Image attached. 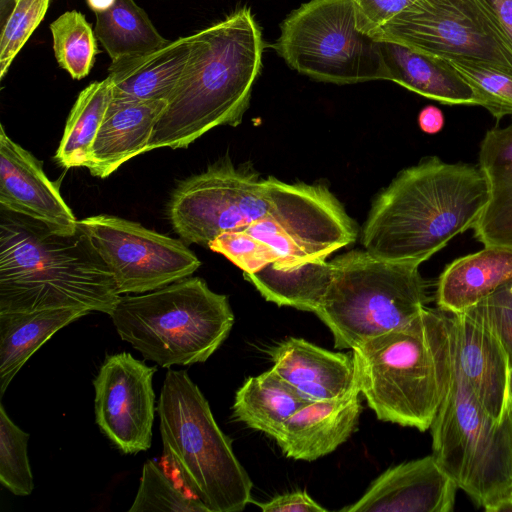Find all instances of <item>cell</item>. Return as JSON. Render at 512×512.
<instances>
[{
	"mask_svg": "<svg viewBox=\"0 0 512 512\" xmlns=\"http://www.w3.org/2000/svg\"><path fill=\"white\" fill-rule=\"evenodd\" d=\"M355 383L379 420L430 429L454 374V322L423 308L407 323L352 349Z\"/></svg>",
	"mask_w": 512,
	"mask_h": 512,
	"instance_id": "cell-4",
	"label": "cell"
},
{
	"mask_svg": "<svg viewBox=\"0 0 512 512\" xmlns=\"http://www.w3.org/2000/svg\"><path fill=\"white\" fill-rule=\"evenodd\" d=\"M264 512H325L305 490H297L273 497L267 502H254Z\"/></svg>",
	"mask_w": 512,
	"mask_h": 512,
	"instance_id": "cell-36",
	"label": "cell"
},
{
	"mask_svg": "<svg viewBox=\"0 0 512 512\" xmlns=\"http://www.w3.org/2000/svg\"><path fill=\"white\" fill-rule=\"evenodd\" d=\"M489 187L488 202L473 226L484 246L512 249V123L488 130L479 164Z\"/></svg>",
	"mask_w": 512,
	"mask_h": 512,
	"instance_id": "cell-21",
	"label": "cell"
},
{
	"mask_svg": "<svg viewBox=\"0 0 512 512\" xmlns=\"http://www.w3.org/2000/svg\"><path fill=\"white\" fill-rule=\"evenodd\" d=\"M293 70L338 85L389 80L381 42L357 27L354 0H310L291 11L271 45Z\"/></svg>",
	"mask_w": 512,
	"mask_h": 512,
	"instance_id": "cell-9",
	"label": "cell"
},
{
	"mask_svg": "<svg viewBox=\"0 0 512 512\" xmlns=\"http://www.w3.org/2000/svg\"><path fill=\"white\" fill-rule=\"evenodd\" d=\"M184 489L176 486L154 460H147L128 511L209 512L199 499Z\"/></svg>",
	"mask_w": 512,
	"mask_h": 512,
	"instance_id": "cell-32",
	"label": "cell"
},
{
	"mask_svg": "<svg viewBox=\"0 0 512 512\" xmlns=\"http://www.w3.org/2000/svg\"><path fill=\"white\" fill-rule=\"evenodd\" d=\"M488 199L479 166L424 158L399 172L375 199L361 242L377 258L419 266L473 228Z\"/></svg>",
	"mask_w": 512,
	"mask_h": 512,
	"instance_id": "cell-1",
	"label": "cell"
},
{
	"mask_svg": "<svg viewBox=\"0 0 512 512\" xmlns=\"http://www.w3.org/2000/svg\"><path fill=\"white\" fill-rule=\"evenodd\" d=\"M115 0H86L87 5L94 13L103 12L109 9Z\"/></svg>",
	"mask_w": 512,
	"mask_h": 512,
	"instance_id": "cell-40",
	"label": "cell"
},
{
	"mask_svg": "<svg viewBox=\"0 0 512 512\" xmlns=\"http://www.w3.org/2000/svg\"><path fill=\"white\" fill-rule=\"evenodd\" d=\"M389 81L450 105H477L473 89L447 59L380 41Z\"/></svg>",
	"mask_w": 512,
	"mask_h": 512,
	"instance_id": "cell-23",
	"label": "cell"
},
{
	"mask_svg": "<svg viewBox=\"0 0 512 512\" xmlns=\"http://www.w3.org/2000/svg\"><path fill=\"white\" fill-rule=\"evenodd\" d=\"M52 0H0V79L42 22Z\"/></svg>",
	"mask_w": 512,
	"mask_h": 512,
	"instance_id": "cell-31",
	"label": "cell"
},
{
	"mask_svg": "<svg viewBox=\"0 0 512 512\" xmlns=\"http://www.w3.org/2000/svg\"><path fill=\"white\" fill-rule=\"evenodd\" d=\"M0 206L41 221L52 229L73 232L78 220L48 179L42 164L14 142L0 126Z\"/></svg>",
	"mask_w": 512,
	"mask_h": 512,
	"instance_id": "cell-16",
	"label": "cell"
},
{
	"mask_svg": "<svg viewBox=\"0 0 512 512\" xmlns=\"http://www.w3.org/2000/svg\"><path fill=\"white\" fill-rule=\"evenodd\" d=\"M95 15L96 38L111 61L146 54L170 42L134 0H115L109 9Z\"/></svg>",
	"mask_w": 512,
	"mask_h": 512,
	"instance_id": "cell-27",
	"label": "cell"
},
{
	"mask_svg": "<svg viewBox=\"0 0 512 512\" xmlns=\"http://www.w3.org/2000/svg\"><path fill=\"white\" fill-rule=\"evenodd\" d=\"M449 61L473 89L477 105L496 119L512 116V68L469 59Z\"/></svg>",
	"mask_w": 512,
	"mask_h": 512,
	"instance_id": "cell-30",
	"label": "cell"
},
{
	"mask_svg": "<svg viewBox=\"0 0 512 512\" xmlns=\"http://www.w3.org/2000/svg\"><path fill=\"white\" fill-rule=\"evenodd\" d=\"M433 455L478 508L512 512V411L493 420L454 367L430 427Z\"/></svg>",
	"mask_w": 512,
	"mask_h": 512,
	"instance_id": "cell-8",
	"label": "cell"
},
{
	"mask_svg": "<svg viewBox=\"0 0 512 512\" xmlns=\"http://www.w3.org/2000/svg\"><path fill=\"white\" fill-rule=\"evenodd\" d=\"M191 53V37H180L155 51L111 61L112 100H168Z\"/></svg>",
	"mask_w": 512,
	"mask_h": 512,
	"instance_id": "cell-20",
	"label": "cell"
},
{
	"mask_svg": "<svg viewBox=\"0 0 512 512\" xmlns=\"http://www.w3.org/2000/svg\"><path fill=\"white\" fill-rule=\"evenodd\" d=\"M332 273V262L318 259L290 267L271 262L243 276L267 301L314 313L327 292Z\"/></svg>",
	"mask_w": 512,
	"mask_h": 512,
	"instance_id": "cell-26",
	"label": "cell"
},
{
	"mask_svg": "<svg viewBox=\"0 0 512 512\" xmlns=\"http://www.w3.org/2000/svg\"><path fill=\"white\" fill-rule=\"evenodd\" d=\"M332 262V279L315 315L329 328L334 347L353 349L395 329L429 302L418 267L353 250Z\"/></svg>",
	"mask_w": 512,
	"mask_h": 512,
	"instance_id": "cell-7",
	"label": "cell"
},
{
	"mask_svg": "<svg viewBox=\"0 0 512 512\" xmlns=\"http://www.w3.org/2000/svg\"><path fill=\"white\" fill-rule=\"evenodd\" d=\"M357 27L366 34L383 25L390 18L418 0H354Z\"/></svg>",
	"mask_w": 512,
	"mask_h": 512,
	"instance_id": "cell-35",
	"label": "cell"
},
{
	"mask_svg": "<svg viewBox=\"0 0 512 512\" xmlns=\"http://www.w3.org/2000/svg\"><path fill=\"white\" fill-rule=\"evenodd\" d=\"M272 370L308 401L344 396L355 385L353 355L290 337L272 353Z\"/></svg>",
	"mask_w": 512,
	"mask_h": 512,
	"instance_id": "cell-18",
	"label": "cell"
},
{
	"mask_svg": "<svg viewBox=\"0 0 512 512\" xmlns=\"http://www.w3.org/2000/svg\"><path fill=\"white\" fill-rule=\"evenodd\" d=\"M58 65L73 79L86 77L99 52L97 38L85 16L76 10L61 14L50 24Z\"/></svg>",
	"mask_w": 512,
	"mask_h": 512,
	"instance_id": "cell-29",
	"label": "cell"
},
{
	"mask_svg": "<svg viewBox=\"0 0 512 512\" xmlns=\"http://www.w3.org/2000/svg\"><path fill=\"white\" fill-rule=\"evenodd\" d=\"M120 296L80 226L61 232L1 207L0 312L79 308L110 316Z\"/></svg>",
	"mask_w": 512,
	"mask_h": 512,
	"instance_id": "cell-2",
	"label": "cell"
},
{
	"mask_svg": "<svg viewBox=\"0 0 512 512\" xmlns=\"http://www.w3.org/2000/svg\"><path fill=\"white\" fill-rule=\"evenodd\" d=\"M457 486L436 457L395 465L376 478L347 512H451Z\"/></svg>",
	"mask_w": 512,
	"mask_h": 512,
	"instance_id": "cell-15",
	"label": "cell"
},
{
	"mask_svg": "<svg viewBox=\"0 0 512 512\" xmlns=\"http://www.w3.org/2000/svg\"><path fill=\"white\" fill-rule=\"evenodd\" d=\"M308 401L272 369L246 379L237 390L233 416L272 438Z\"/></svg>",
	"mask_w": 512,
	"mask_h": 512,
	"instance_id": "cell-25",
	"label": "cell"
},
{
	"mask_svg": "<svg viewBox=\"0 0 512 512\" xmlns=\"http://www.w3.org/2000/svg\"><path fill=\"white\" fill-rule=\"evenodd\" d=\"M190 37L188 64L146 152L186 148L212 128L236 127L249 107L265 47L251 9L241 7Z\"/></svg>",
	"mask_w": 512,
	"mask_h": 512,
	"instance_id": "cell-3",
	"label": "cell"
},
{
	"mask_svg": "<svg viewBox=\"0 0 512 512\" xmlns=\"http://www.w3.org/2000/svg\"><path fill=\"white\" fill-rule=\"evenodd\" d=\"M451 315L454 367L483 410L500 423L512 411L509 354L482 301Z\"/></svg>",
	"mask_w": 512,
	"mask_h": 512,
	"instance_id": "cell-14",
	"label": "cell"
},
{
	"mask_svg": "<svg viewBox=\"0 0 512 512\" xmlns=\"http://www.w3.org/2000/svg\"><path fill=\"white\" fill-rule=\"evenodd\" d=\"M110 317L122 340L165 368L205 362L234 324L228 297L199 277L120 296Z\"/></svg>",
	"mask_w": 512,
	"mask_h": 512,
	"instance_id": "cell-6",
	"label": "cell"
},
{
	"mask_svg": "<svg viewBox=\"0 0 512 512\" xmlns=\"http://www.w3.org/2000/svg\"><path fill=\"white\" fill-rule=\"evenodd\" d=\"M113 275L119 294H141L192 275L201 265L179 239L112 215L78 220Z\"/></svg>",
	"mask_w": 512,
	"mask_h": 512,
	"instance_id": "cell-12",
	"label": "cell"
},
{
	"mask_svg": "<svg viewBox=\"0 0 512 512\" xmlns=\"http://www.w3.org/2000/svg\"><path fill=\"white\" fill-rule=\"evenodd\" d=\"M369 35L447 60L512 68V45L483 0H418Z\"/></svg>",
	"mask_w": 512,
	"mask_h": 512,
	"instance_id": "cell-11",
	"label": "cell"
},
{
	"mask_svg": "<svg viewBox=\"0 0 512 512\" xmlns=\"http://www.w3.org/2000/svg\"><path fill=\"white\" fill-rule=\"evenodd\" d=\"M156 411L163 459L209 512H239L252 481L222 432L208 401L185 370L168 369Z\"/></svg>",
	"mask_w": 512,
	"mask_h": 512,
	"instance_id": "cell-5",
	"label": "cell"
},
{
	"mask_svg": "<svg viewBox=\"0 0 512 512\" xmlns=\"http://www.w3.org/2000/svg\"><path fill=\"white\" fill-rule=\"evenodd\" d=\"M91 313L79 308L0 312V393L57 331Z\"/></svg>",
	"mask_w": 512,
	"mask_h": 512,
	"instance_id": "cell-24",
	"label": "cell"
},
{
	"mask_svg": "<svg viewBox=\"0 0 512 512\" xmlns=\"http://www.w3.org/2000/svg\"><path fill=\"white\" fill-rule=\"evenodd\" d=\"M510 395L512 399V364H511V371H510Z\"/></svg>",
	"mask_w": 512,
	"mask_h": 512,
	"instance_id": "cell-41",
	"label": "cell"
},
{
	"mask_svg": "<svg viewBox=\"0 0 512 512\" xmlns=\"http://www.w3.org/2000/svg\"><path fill=\"white\" fill-rule=\"evenodd\" d=\"M156 370L121 352L108 355L93 380L96 424L124 454L146 451L151 446L156 410L152 380Z\"/></svg>",
	"mask_w": 512,
	"mask_h": 512,
	"instance_id": "cell-13",
	"label": "cell"
},
{
	"mask_svg": "<svg viewBox=\"0 0 512 512\" xmlns=\"http://www.w3.org/2000/svg\"><path fill=\"white\" fill-rule=\"evenodd\" d=\"M512 45V0H483Z\"/></svg>",
	"mask_w": 512,
	"mask_h": 512,
	"instance_id": "cell-38",
	"label": "cell"
},
{
	"mask_svg": "<svg viewBox=\"0 0 512 512\" xmlns=\"http://www.w3.org/2000/svg\"><path fill=\"white\" fill-rule=\"evenodd\" d=\"M309 184L261 178L229 159L181 181L168 203L174 231L186 243L208 248L217 236L247 228L297 199Z\"/></svg>",
	"mask_w": 512,
	"mask_h": 512,
	"instance_id": "cell-10",
	"label": "cell"
},
{
	"mask_svg": "<svg viewBox=\"0 0 512 512\" xmlns=\"http://www.w3.org/2000/svg\"><path fill=\"white\" fill-rule=\"evenodd\" d=\"M482 302L504 343L512 364V310L489 297Z\"/></svg>",
	"mask_w": 512,
	"mask_h": 512,
	"instance_id": "cell-37",
	"label": "cell"
},
{
	"mask_svg": "<svg viewBox=\"0 0 512 512\" xmlns=\"http://www.w3.org/2000/svg\"><path fill=\"white\" fill-rule=\"evenodd\" d=\"M28 440L29 434L10 419L0 404V482L16 496H28L34 488Z\"/></svg>",
	"mask_w": 512,
	"mask_h": 512,
	"instance_id": "cell-33",
	"label": "cell"
},
{
	"mask_svg": "<svg viewBox=\"0 0 512 512\" xmlns=\"http://www.w3.org/2000/svg\"><path fill=\"white\" fill-rule=\"evenodd\" d=\"M355 383L344 396L310 401L294 413L275 435L283 454L294 460L313 461L344 443L357 427L362 410Z\"/></svg>",
	"mask_w": 512,
	"mask_h": 512,
	"instance_id": "cell-17",
	"label": "cell"
},
{
	"mask_svg": "<svg viewBox=\"0 0 512 512\" xmlns=\"http://www.w3.org/2000/svg\"><path fill=\"white\" fill-rule=\"evenodd\" d=\"M420 129L427 134H436L444 126V115L442 111L432 105L424 107L418 116Z\"/></svg>",
	"mask_w": 512,
	"mask_h": 512,
	"instance_id": "cell-39",
	"label": "cell"
},
{
	"mask_svg": "<svg viewBox=\"0 0 512 512\" xmlns=\"http://www.w3.org/2000/svg\"><path fill=\"white\" fill-rule=\"evenodd\" d=\"M511 278L512 249L484 246L446 266L437 283V308L449 314L465 311Z\"/></svg>",
	"mask_w": 512,
	"mask_h": 512,
	"instance_id": "cell-22",
	"label": "cell"
},
{
	"mask_svg": "<svg viewBox=\"0 0 512 512\" xmlns=\"http://www.w3.org/2000/svg\"><path fill=\"white\" fill-rule=\"evenodd\" d=\"M168 100L110 101L91 151V175L106 178L146 152Z\"/></svg>",
	"mask_w": 512,
	"mask_h": 512,
	"instance_id": "cell-19",
	"label": "cell"
},
{
	"mask_svg": "<svg viewBox=\"0 0 512 512\" xmlns=\"http://www.w3.org/2000/svg\"><path fill=\"white\" fill-rule=\"evenodd\" d=\"M111 98L112 84L108 77L92 82L79 93L54 156L60 166L89 168L92 146Z\"/></svg>",
	"mask_w": 512,
	"mask_h": 512,
	"instance_id": "cell-28",
	"label": "cell"
},
{
	"mask_svg": "<svg viewBox=\"0 0 512 512\" xmlns=\"http://www.w3.org/2000/svg\"><path fill=\"white\" fill-rule=\"evenodd\" d=\"M208 248L224 255L243 274L257 272L270 263L264 247L244 230L224 232L213 239Z\"/></svg>",
	"mask_w": 512,
	"mask_h": 512,
	"instance_id": "cell-34",
	"label": "cell"
}]
</instances>
